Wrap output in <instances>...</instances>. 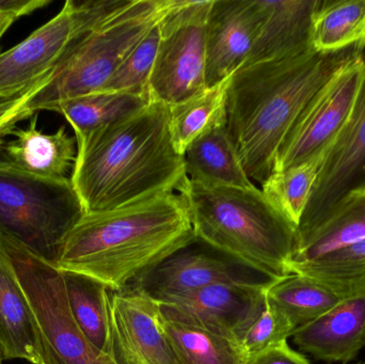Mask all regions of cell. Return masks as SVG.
<instances>
[{
  "label": "cell",
  "instance_id": "5b68a950",
  "mask_svg": "<svg viewBox=\"0 0 365 364\" xmlns=\"http://www.w3.org/2000/svg\"><path fill=\"white\" fill-rule=\"evenodd\" d=\"M169 0H132L104 24L79 38L32 96L34 115L58 103L96 93L108 83L128 53L160 23Z\"/></svg>",
  "mask_w": 365,
  "mask_h": 364
},
{
  "label": "cell",
  "instance_id": "9c48e42d",
  "mask_svg": "<svg viewBox=\"0 0 365 364\" xmlns=\"http://www.w3.org/2000/svg\"><path fill=\"white\" fill-rule=\"evenodd\" d=\"M212 0H169L149 79L150 100L168 106L206 89V24Z\"/></svg>",
  "mask_w": 365,
  "mask_h": 364
},
{
  "label": "cell",
  "instance_id": "ba28073f",
  "mask_svg": "<svg viewBox=\"0 0 365 364\" xmlns=\"http://www.w3.org/2000/svg\"><path fill=\"white\" fill-rule=\"evenodd\" d=\"M132 0H68L51 21L0 53V96L23 93L51 74L73 45Z\"/></svg>",
  "mask_w": 365,
  "mask_h": 364
},
{
  "label": "cell",
  "instance_id": "7402d4cb",
  "mask_svg": "<svg viewBox=\"0 0 365 364\" xmlns=\"http://www.w3.org/2000/svg\"><path fill=\"white\" fill-rule=\"evenodd\" d=\"M365 239V189L354 192L334 213L296 239L291 269Z\"/></svg>",
  "mask_w": 365,
  "mask_h": 364
},
{
  "label": "cell",
  "instance_id": "83f0119b",
  "mask_svg": "<svg viewBox=\"0 0 365 364\" xmlns=\"http://www.w3.org/2000/svg\"><path fill=\"white\" fill-rule=\"evenodd\" d=\"M362 42H365V0H324L313 25V49L336 51Z\"/></svg>",
  "mask_w": 365,
  "mask_h": 364
},
{
  "label": "cell",
  "instance_id": "4fadbf2b",
  "mask_svg": "<svg viewBox=\"0 0 365 364\" xmlns=\"http://www.w3.org/2000/svg\"><path fill=\"white\" fill-rule=\"evenodd\" d=\"M111 358L117 364H180L165 336L158 303L139 291H111Z\"/></svg>",
  "mask_w": 365,
  "mask_h": 364
},
{
  "label": "cell",
  "instance_id": "ffe728a7",
  "mask_svg": "<svg viewBox=\"0 0 365 364\" xmlns=\"http://www.w3.org/2000/svg\"><path fill=\"white\" fill-rule=\"evenodd\" d=\"M0 348L4 360L43 364L38 325L14 267L0 247Z\"/></svg>",
  "mask_w": 365,
  "mask_h": 364
},
{
  "label": "cell",
  "instance_id": "30bf717a",
  "mask_svg": "<svg viewBox=\"0 0 365 364\" xmlns=\"http://www.w3.org/2000/svg\"><path fill=\"white\" fill-rule=\"evenodd\" d=\"M364 73L365 60L341 71L313 96L283 139L274 172L327 154L353 110Z\"/></svg>",
  "mask_w": 365,
  "mask_h": 364
},
{
  "label": "cell",
  "instance_id": "f546056e",
  "mask_svg": "<svg viewBox=\"0 0 365 364\" xmlns=\"http://www.w3.org/2000/svg\"><path fill=\"white\" fill-rule=\"evenodd\" d=\"M158 24L128 53L100 92L134 94L149 98L148 85L160 42Z\"/></svg>",
  "mask_w": 365,
  "mask_h": 364
},
{
  "label": "cell",
  "instance_id": "836d02e7",
  "mask_svg": "<svg viewBox=\"0 0 365 364\" xmlns=\"http://www.w3.org/2000/svg\"><path fill=\"white\" fill-rule=\"evenodd\" d=\"M16 21V19H13V17H9V19H4V21H0V40H1L4 34L6 33V30L11 27L14 21Z\"/></svg>",
  "mask_w": 365,
  "mask_h": 364
},
{
  "label": "cell",
  "instance_id": "8fae6325",
  "mask_svg": "<svg viewBox=\"0 0 365 364\" xmlns=\"http://www.w3.org/2000/svg\"><path fill=\"white\" fill-rule=\"evenodd\" d=\"M274 281L277 280L195 237L128 288L162 303L212 284L232 282L270 286Z\"/></svg>",
  "mask_w": 365,
  "mask_h": 364
},
{
  "label": "cell",
  "instance_id": "277c9868",
  "mask_svg": "<svg viewBox=\"0 0 365 364\" xmlns=\"http://www.w3.org/2000/svg\"><path fill=\"white\" fill-rule=\"evenodd\" d=\"M195 237L274 280L289 273L297 228L262 190L187 179L179 190Z\"/></svg>",
  "mask_w": 365,
  "mask_h": 364
},
{
  "label": "cell",
  "instance_id": "f1b7e54d",
  "mask_svg": "<svg viewBox=\"0 0 365 364\" xmlns=\"http://www.w3.org/2000/svg\"><path fill=\"white\" fill-rule=\"evenodd\" d=\"M324 157L325 156L315 158L281 172H274L262 184L264 196L291 220L296 228L312 194Z\"/></svg>",
  "mask_w": 365,
  "mask_h": 364
},
{
  "label": "cell",
  "instance_id": "ac0fdd59",
  "mask_svg": "<svg viewBox=\"0 0 365 364\" xmlns=\"http://www.w3.org/2000/svg\"><path fill=\"white\" fill-rule=\"evenodd\" d=\"M38 115H32L26 128H15L14 137L0 145V160L29 175L48 180H70L77 157L75 137L61 126L53 134L36 128Z\"/></svg>",
  "mask_w": 365,
  "mask_h": 364
},
{
  "label": "cell",
  "instance_id": "8992f818",
  "mask_svg": "<svg viewBox=\"0 0 365 364\" xmlns=\"http://www.w3.org/2000/svg\"><path fill=\"white\" fill-rule=\"evenodd\" d=\"M83 214L71 179H43L0 160V231L34 256L57 267Z\"/></svg>",
  "mask_w": 365,
  "mask_h": 364
},
{
  "label": "cell",
  "instance_id": "52a82bcc",
  "mask_svg": "<svg viewBox=\"0 0 365 364\" xmlns=\"http://www.w3.org/2000/svg\"><path fill=\"white\" fill-rule=\"evenodd\" d=\"M38 325L43 364H117L83 336L71 316L61 271L0 231Z\"/></svg>",
  "mask_w": 365,
  "mask_h": 364
},
{
  "label": "cell",
  "instance_id": "3957f363",
  "mask_svg": "<svg viewBox=\"0 0 365 364\" xmlns=\"http://www.w3.org/2000/svg\"><path fill=\"white\" fill-rule=\"evenodd\" d=\"M195 239L184 199L166 192L111 211L83 214L64 243L57 269L123 291Z\"/></svg>",
  "mask_w": 365,
  "mask_h": 364
},
{
  "label": "cell",
  "instance_id": "9a60e30c",
  "mask_svg": "<svg viewBox=\"0 0 365 364\" xmlns=\"http://www.w3.org/2000/svg\"><path fill=\"white\" fill-rule=\"evenodd\" d=\"M261 19L244 66L314 51L313 25L324 0H257Z\"/></svg>",
  "mask_w": 365,
  "mask_h": 364
},
{
  "label": "cell",
  "instance_id": "2e32d148",
  "mask_svg": "<svg viewBox=\"0 0 365 364\" xmlns=\"http://www.w3.org/2000/svg\"><path fill=\"white\" fill-rule=\"evenodd\" d=\"M268 288L232 282L217 284L158 303L177 308L205 326L240 342L265 309Z\"/></svg>",
  "mask_w": 365,
  "mask_h": 364
},
{
  "label": "cell",
  "instance_id": "6da1fadb",
  "mask_svg": "<svg viewBox=\"0 0 365 364\" xmlns=\"http://www.w3.org/2000/svg\"><path fill=\"white\" fill-rule=\"evenodd\" d=\"M365 60V42L251 64L230 77L225 128L249 179L263 184L277 152L313 96L349 66Z\"/></svg>",
  "mask_w": 365,
  "mask_h": 364
},
{
  "label": "cell",
  "instance_id": "e0dca14e",
  "mask_svg": "<svg viewBox=\"0 0 365 364\" xmlns=\"http://www.w3.org/2000/svg\"><path fill=\"white\" fill-rule=\"evenodd\" d=\"M291 338L300 352L317 360L351 363L365 348V295L343 299Z\"/></svg>",
  "mask_w": 365,
  "mask_h": 364
},
{
  "label": "cell",
  "instance_id": "4dcf8cb0",
  "mask_svg": "<svg viewBox=\"0 0 365 364\" xmlns=\"http://www.w3.org/2000/svg\"><path fill=\"white\" fill-rule=\"evenodd\" d=\"M295 331L293 325L266 301L265 309L242 336L240 344L247 356H250L259 350L287 341Z\"/></svg>",
  "mask_w": 365,
  "mask_h": 364
},
{
  "label": "cell",
  "instance_id": "d4e9b609",
  "mask_svg": "<svg viewBox=\"0 0 365 364\" xmlns=\"http://www.w3.org/2000/svg\"><path fill=\"white\" fill-rule=\"evenodd\" d=\"M145 96L96 92L58 103L48 111L60 113L71 124L76 142L149 104Z\"/></svg>",
  "mask_w": 365,
  "mask_h": 364
},
{
  "label": "cell",
  "instance_id": "e575fe53",
  "mask_svg": "<svg viewBox=\"0 0 365 364\" xmlns=\"http://www.w3.org/2000/svg\"><path fill=\"white\" fill-rule=\"evenodd\" d=\"M10 98H2V96H0V104H1V103L6 102V100H10Z\"/></svg>",
  "mask_w": 365,
  "mask_h": 364
},
{
  "label": "cell",
  "instance_id": "484cf974",
  "mask_svg": "<svg viewBox=\"0 0 365 364\" xmlns=\"http://www.w3.org/2000/svg\"><path fill=\"white\" fill-rule=\"evenodd\" d=\"M229 78L170 108V130L175 150L184 156L189 145L215 126L225 124V100Z\"/></svg>",
  "mask_w": 365,
  "mask_h": 364
},
{
  "label": "cell",
  "instance_id": "d6986e66",
  "mask_svg": "<svg viewBox=\"0 0 365 364\" xmlns=\"http://www.w3.org/2000/svg\"><path fill=\"white\" fill-rule=\"evenodd\" d=\"M158 314L163 331L180 364L246 363L248 356L237 340L165 303H158Z\"/></svg>",
  "mask_w": 365,
  "mask_h": 364
},
{
  "label": "cell",
  "instance_id": "44dd1931",
  "mask_svg": "<svg viewBox=\"0 0 365 364\" xmlns=\"http://www.w3.org/2000/svg\"><path fill=\"white\" fill-rule=\"evenodd\" d=\"M188 179L206 185L249 188L252 183L236 153L225 124L197 137L185 152Z\"/></svg>",
  "mask_w": 365,
  "mask_h": 364
},
{
  "label": "cell",
  "instance_id": "d6a6232c",
  "mask_svg": "<svg viewBox=\"0 0 365 364\" xmlns=\"http://www.w3.org/2000/svg\"><path fill=\"white\" fill-rule=\"evenodd\" d=\"M51 2V0H0V21L9 17L19 19L48 6Z\"/></svg>",
  "mask_w": 365,
  "mask_h": 364
},
{
  "label": "cell",
  "instance_id": "5bb4252c",
  "mask_svg": "<svg viewBox=\"0 0 365 364\" xmlns=\"http://www.w3.org/2000/svg\"><path fill=\"white\" fill-rule=\"evenodd\" d=\"M259 19L257 0H212L206 24V88L225 80L244 66Z\"/></svg>",
  "mask_w": 365,
  "mask_h": 364
},
{
  "label": "cell",
  "instance_id": "8d00e7d4",
  "mask_svg": "<svg viewBox=\"0 0 365 364\" xmlns=\"http://www.w3.org/2000/svg\"><path fill=\"white\" fill-rule=\"evenodd\" d=\"M356 364H365L364 363H356Z\"/></svg>",
  "mask_w": 365,
  "mask_h": 364
},
{
  "label": "cell",
  "instance_id": "d590c367",
  "mask_svg": "<svg viewBox=\"0 0 365 364\" xmlns=\"http://www.w3.org/2000/svg\"><path fill=\"white\" fill-rule=\"evenodd\" d=\"M4 357H2V353H1V348H0V364H2L4 363Z\"/></svg>",
  "mask_w": 365,
  "mask_h": 364
},
{
  "label": "cell",
  "instance_id": "4316f807",
  "mask_svg": "<svg viewBox=\"0 0 365 364\" xmlns=\"http://www.w3.org/2000/svg\"><path fill=\"white\" fill-rule=\"evenodd\" d=\"M291 274L308 276L342 298L365 295V239L292 267Z\"/></svg>",
  "mask_w": 365,
  "mask_h": 364
},
{
  "label": "cell",
  "instance_id": "603a6c76",
  "mask_svg": "<svg viewBox=\"0 0 365 364\" xmlns=\"http://www.w3.org/2000/svg\"><path fill=\"white\" fill-rule=\"evenodd\" d=\"M60 271L73 320L92 345L110 356V290L106 284L83 274Z\"/></svg>",
  "mask_w": 365,
  "mask_h": 364
},
{
  "label": "cell",
  "instance_id": "1f68e13d",
  "mask_svg": "<svg viewBox=\"0 0 365 364\" xmlns=\"http://www.w3.org/2000/svg\"><path fill=\"white\" fill-rule=\"evenodd\" d=\"M245 364H312L302 353L296 352L287 341L281 342L247 357Z\"/></svg>",
  "mask_w": 365,
  "mask_h": 364
},
{
  "label": "cell",
  "instance_id": "7c38bea8",
  "mask_svg": "<svg viewBox=\"0 0 365 364\" xmlns=\"http://www.w3.org/2000/svg\"><path fill=\"white\" fill-rule=\"evenodd\" d=\"M365 189V73L353 110L326 154L312 194L297 226V236L317 228L354 192Z\"/></svg>",
  "mask_w": 365,
  "mask_h": 364
},
{
  "label": "cell",
  "instance_id": "7a4b0ae2",
  "mask_svg": "<svg viewBox=\"0 0 365 364\" xmlns=\"http://www.w3.org/2000/svg\"><path fill=\"white\" fill-rule=\"evenodd\" d=\"M187 179L171 135L170 108L156 100L77 142L71 177L85 213L175 192Z\"/></svg>",
  "mask_w": 365,
  "mask_h": 364
},
{
  "label": "cell",
  "instance_id": "cb8c5ba5",
  "mask_svg": "<svg viewBox=\"0 0 365 364\" xmlns=\"http://www.w3.org/2000/svg\"><path fill=\"white\" fill-rule=\"evenodd\" d=\"M343 299L327 286L300 274L277 280L266 292L268 305L278 310L295 329L321 318Z\"/></svg>",
  "mask_w": 365,
  "mask_h": 364
}]
</instances>
